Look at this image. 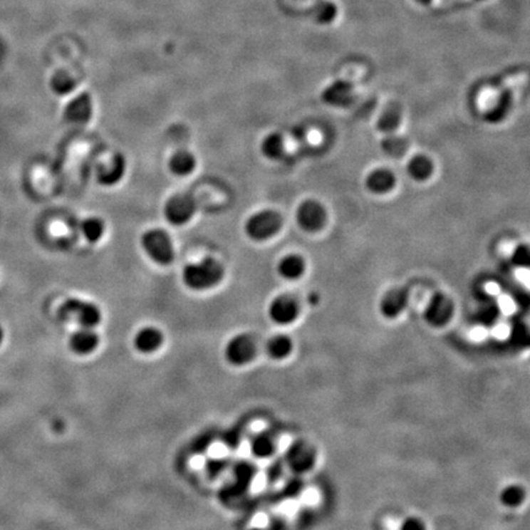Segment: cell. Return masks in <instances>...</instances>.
Listing matches in <instances>:
<instances>
[{
  "label": "cell",
  "mask_w": 530,
  "mask_h": 530,
  "mask_svg": "<svg viewBox=\"0 0 530 530\" xmlns=\"http://www.w3.org/2000/svg\"><path fill=\"white\" fill-rule=\"evenodd\" d=\"M1 341H3V331H1V328H0V344H1Z\"/></svg>",
  "instance_id": "obj_30"
},
{
  "label": "cell",
  "mask_w": 530,
  "mask_h": 530,
  "mask_svg": "<svg viewBox=\"0 0 530 530\" xmlns=\"http://www.w3.org/2000/svg\"><path fill=\"white\" fill-rule=\"evenodd\" d=\"M327 214L321 204L314 200H307L301 204L297 210V220L301 227L308 232H314L322 229L326 224Z\"/></svg>",
  "instance_id": "obj_8"
},
{
  "label": "cell",
  "mask_w": 530,
  "mask_h": 530,
  "mask_svg": "<svg viewBox=\"0 0 530 530\" xmlns=\"http://www.w3.org/2000/svg\"><path fill=\"white\" fill-rule=\"evenodd\" d=\"M51 86L53 88L54 93L58 95H66L76 88V81L69 74L61 71L52 78Z\"/></svg>",
  "instance_id": "obj_23"
},
{
  "label": "cell",
  "mask_w": 530,
  "mask_h": 530,
  "mask_svg": "<svg viewBox=\"0 0 530 530\" xmlns=\"http://www.w3.org/2000/svg\"><path fill=\"white\" fill-rule=\"evenodd\" d=\"M524 490L518 486H509L502 492V502L507 506L514 507L523 502L524 499Z\"/></svg>",
  "instance_id": "obj_24"
},
{
  "label": "cell",
  "mask_w": 530,
  "mask_h": 530,
  "mask_svg": "<svg viewBox=\"0 0 530 530\" xmlns=\"http://www.w3.org/2000/svg\"><path fill=\"white\" fill-rule=\"evenodd\" d=\"M283 226V219L273 210L254 214L246 224V232L254 241H265L274 237Z\"/></svg>",
  "instance_id": "obj_3"
},
{
  "label": "cell",
  "mask_w": 530,
  "mask_h": 530,
  "mask_svg": "<svg viewBox=\"0 0 530 530\" xmlns=\"http://www.w3.org/2000/svg\"><path fill=\"white\" fill-rule=\"evenodd\" d=\"M93 100L88 93H81L73 98L64 110V117L69 123H88L93 115Z\"/></svg>",
  "instance_id": "obj_10"
},
{
  "label": "cell",
  "mask_w": 530,
  "mask_h": 530,
  "mask_svg": "<svg viewBox=\"0 0 530 530\" xmlns=\"http://www.w3.org/2000/svg\"><path fill=\"white\" fill-rule=\"evenodd\" d=\"M404 528H417V529H421V528H424V526L419 521H416V519H409L404 524Z\"/></svg>",
  "instance_id": "obj_29"
},
{
  "label": "cell",
  "mask_w": 530,
  "mask_h": 530,
  "mask_svg": "<svg viewBox=\"0 0 530 530\" xmlns=\"http://www.w3.org/2000/svg\"><path fill=\"white\" fill-rule=\"evenodd\" d=\"M170 168L177 176H187L194 171V156L187 151H180L173 155L170 161Z\"/></svg>",
  "instance_id": "obj_18"
},
{
  "label": "cell",
  "mask_w": 530,
  "mask_h": 530,
  "mask_svg": "<svg viewBox=\"0 0 530 530\" xmlns=\"http://www.w3.org/2000/svg\"><path fill=\"white\" fill-rule=\"evenodd\" d=\"M182 278L187 287L195 291H203L220 283L224 278V268L215 259L207 258L199 263L187 265Z\"/></svg>",
  "instance_id": "obj_1"
},
{
  "label": "cell",
  "mask_w": 530,
  "mask_h": 530,
  "mask_svg": "<svg viewBox=\"0 0 530 530\" xmlns=\"http://www.w3.org/2000/svg\"><path fill=\"white\" fill-rule=\"evenodd\" d=\"M142 247L146 254L157 264H170L175 258L172 241L165 231H147L142 236Z\"/></svg>",
  "instance_id": "obj_4"
},
{
  "label": "cell",
  "mask_w": 530,
  "mask_h": 530,
  "mask_svg": "<svg viewBox=\"0 0 530 530\" xmlns=\"http://www.w3.org/2000/svg\"><path fill=\"white\" fill-rule=\"evenodd\" d=\"M516 261L521 264L529 265L530 264V251L526 249V248H519L518 252L516 253Z\"/></svg>",
  "instance_id": "obj_27"
},
{
  "label": "cell",
  "mask_w": 530,
  "mask_h": 530,
  "mask_svg": "<svg viewBox=\"0 0 530 530\" xmlns=\"http://www.w3.org/2000/svg\"><path fill=\"white\" fill-rule=\"evenodd\" d=\"M300 307L295 298L289 295H281L271 301L268 313L273 322L280 326H287L296 321Z\"/></svg>",
  "instance_id": "obj_7"
},
{
  "label": "cell",
  "mask_w": 530,
  "mask_h": 530,
  "mask_svg": "<svg viewBox=\"0 0 530 530\" xmlns=\"http://www.w3.org/2000/svg\"><path fill=\"white\" fill-rule=\"evenodd\" d=\"M81 230L84 234L85 239L90 241V242H98L102 237V234L105 232V225L100 219L96 217H90L88 220H85L81 225Z\"/></svg>",
  "instance_id": "obj_22"
},
{
  "label": "cell",
  "mask_w": 530,
  "mask_h": 530,
  "mask_svg": "<svg viewBox=\"0 0 530 530\" xmlns=\"http://www.w3.org/2000/svg\"><path fill=\"white\" fill-rule=\"evenodd\" d=\"M275 450H276V443H275L274 438L268 433L258 435L253 438L252 443H251V451L253 455L261 459L269 458L270 455L274 454Z\"/></svg>",
  "instance_id": "obj_19"
},
{
  "label": "cell",
  "mask_w": 530,
  "mask_h": 530,
  "mask_svg": "<svg viewBox=\"0 0 530 530\" xmlns=\"http://www.w3.org/2000/svg\"><path fill=\"white\" fill-rule=\"evenodd\" d=\"M292 348V341L289 336H275L266 345V353L274 360H284L291 353Z\"/></svg>",
  "instance_id": "obj_17"
},
{
  "label": "cell",
  "mask_w": 530,
  "mask_h": 530,
  "mask_svg": "<svg viewBox=\"0 0 530 530\" xmlns=\"http://www.w3.org/2000/svg\"><path fill=\"white\" fill-rule=\"evenodd\" d=\"M394 185H395L394 175H392L387 170H377L367 178L368 189L373 193H377V194L387 193L389 190L393 189Z\"/></svg>",
  "instance_id": "obj_13"
},
{
  "label": "cell",
  "mask_w": 530,
  "mask_h": 530,
  "mask_svg": "<svg viewBox=\"0 0 530 530\" xmlns=\"http://www.w3.org/2000/svg\"><path fill=\"white\" fill-rule=\"evenodd\" d=\"M162 343L164 336L157 328H142L134 336V348L142 353H152L157 351Z\"/></svg>",
  "instance_id": "obj_11"
},
{
  "label": "cell",
  "mask_w": 530,
  "mask_h": 530,
  "mask_svg": "<svg viewBox=\"0 0 530 530\" xmlns=\"http://www.w3.org/2000/svg\"><path fill=\"white\" fill-rule=\"evenodd\" d=\"M125 171V161L120 155H117L110 168H101L98 173L100 183L105 186H113L117 182L120 181Z\"/></svg>",
  "instance_id": "obj_15"
},
{
  "label": "cell",
  "mask_w": 530,
  "mask_h": 530,
  "mask_svg": "<svg viewBox=\"0 0 530 530\" xmlns=\"http://www.w3.org/2000/svg\"><path fill=\"white\" fill-rule=\"evenodd\" d=\"M323 100L336 106L346 105L350 100L349 85L344 81H338L336 84L331 85L323 93Z\"/></svg>",
  "instance_id": "obj_16"
},
{
  "label": "cell",
  "mask_w": 530,
  "mask_h": 530,
  "mask_svg": "<svg viewBox=\"0 0 530 530\" xmlns=\"http://www.w3.org/2000/svg\"><path fill=\"white\" fill-rule=\"evenodd\" d=\"M407 171L411 178L416 181H425L432 175V162L426 156H415L407 165Z\"/></svg>",
  "instance_id": "obj_20"
},
{
  "label": "cell",
  "mask_w": 530,
  "mask_h": 530,
  "mask_svg": "<svg viewBox=\"0 0 530 530\" xmlns=\"http://www.w3.org/2000/svg\"><path fill=\"white\" fill-rule=\"evenodd\" d=\"M256 355V341L251 336H241L232 338L226 345L225 358L231 365L244 366L254 360Z\"/></svg>",
  "instance_id": "obj_5"
},
{
  "label": "cell",
  "mask_w": 530,
  "mask_h": 530,
  "mask_svg": "<svg viewBox=\"0 0 530 530\" xmlns=\"http://www.w3.org/2000/svg\"><path fill=\"white\" fill-rule=\"evenodd\" d=\"M197 205L188 195H175L165 207V217L173 225H185L193 217Z\"/></svg>",
  "instance_id": "obj_6"
},
{
  "label": "cell",
  "mask_w": 530,
  "mask_h": 530,
  "mask_svg": "<svg viewBox=\"0 0 530 530\" xmlns=\"http://www.w3.org/2000/svg\"><path fill=\"white\" fill-rule=\"evenodd\" d=\"M284 140L281 135L279 134H270L265 137L261 144V151L265 157L270 160H278L284 154Z\"/></svg>",
  "instance_id": "obj_21"
},
{
  "label": "cell",
  "mask_w": 530,
  "mask_h": 530,
  "mask_svg": "<svg viewBox=\"0 0 530 530\" xmlns=\"http://www.w3.org/2000/svg\"><path fill=\"white\" fill-rule=\"evenodd\" d=\"M100 338L93 328H81L71 338V348L78 355H90L98 349Z\"/></svg>",
  "instance_id": "obj_12"
},
{
  "label": "cell",
  "mask_w": 530,
  "mask_h": 530,
  "mask_svg": "<svg viewBox=\"0 0 530 530\" xmlns=\"http://www.w3.org/2000/svg\"><path fill=\"white\" fill-rule=\"evenodd\" d=\"M459 1H467V0H430V4L432 6H446V5L454 4Z\"/></svg>",
  "instance_id": "obj_28"
},
{
  "label": "cell",
  "mask_w": 530,
  "mask_h": 530,
  "mask_svg": "<svg viewBox=\"0 0 530 530\" xmlns=\"http://www.w3.org/2000/svg\"><path fill=\"white\" fill-rule=\"evenodd\" d=\"M287 464L295 473H306L316 462V453L305 442H297L290 447L286 455Z\"/></svg>",
  "instance_id": "obj_9"
},
{
  "label": "cell",
  "mask_w": 530,
  "mask_h": 530,
  "mask_svg": "<svg viewBox=\"0 0 530 530\" xmlns=\"http://www.w3.org/2000/svg\"><path fill=\"white\" fill-rule=\"evenodd\" d=\"M305 261L301 256L290 254L279 263V273L287 280H296L305 273Z\"/></svg>",
  "instance_id": "obj_14"
},
{
  "label": "cell",
  "mask_w": 530,
  "mask_h": 530,
  "mask_svg": "<svg viewBox=\"0 0 530 530\" xmlns=\"http://www.w3.org/2000/svg\"><path fill=\"white\" fill-rule=\"evenodd\" d=\"M385 150L388 151L390 155L404 154L407 150V145L402 139L398 137H390L385 142Z\"/></svg>",
  "instance_id": "obj_26"
},
{
  "label": "cell",
  "mask_w": 530,
  "mask_h": 530,
  "mask_svg": "<svg viewBox=\"0 0 530 530\" xmlns=\"http://www.w3.org/2000/svg\"><path fill=\"white\" fill-rule=\"evenodd\" d=\"M59 313L63 318L78 323L81 328H95L102 319L101 311L98 306L78 298L66 301Z\"/></svg>",
  "instance_id": "obj_2"
},
{
  "label": "cell",
  "mask_w": 530,
  "mask_h": 530,
  "mask_svg": "<svg viewBox=\"0 0 530 530\" xmlns=\"http://www.w3.org/2000/svg\"><path fill=\"white\" fill-rule=\"evenodd\" d=\"M399 123V115L395 110H389L380 117V129L383 132H392Z\"/></svg>",
  "instance_id": "obj_25"
}]
</instances>
